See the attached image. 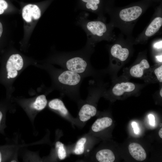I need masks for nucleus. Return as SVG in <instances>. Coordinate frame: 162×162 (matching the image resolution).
<instances>
[{
  "instance_id": "obj_1",
  "label": "nucleus",
  "mask_w": 162,
  "mask_h": 162,
  "mask_svg": "<svg viewBox=\"0 0 162 162\" xmlns=\"http://www.w3.org/2000/svg\"><path fill=\"white\" fill-rule=\"evenodd\" d=\"M84 78L79 74L64 69L58 70L56 76L59 89L66 94L78 93Z\"/></svg>"
},
{
  "instance_id": "obj_2",
  "label": "nucleus",
  "mask_w": 162,
  "mask_h": 162,
  "mask_svg": "<svg viewBox=\"0 0 162 162\" xmlns=\"http://www.w3.org/2000/svg\"><path fill=\"white\" fill-rule=\"evenodd\" d=\"M58 64L63 69L76 73L85 77L92 74V69L88 59L82 56L64 58Z\"/></svg>"
},
{
  "instance_id": "obj_3",
  "label": "nucleus",
  "mask_w": 162,
  "mask_h": 162,
  "mask_svg": "<svg viewBox=\"0 0 162 162\" xmlns=\"http://www.w3.org/2000/svg\"><path fill=\"white\" fill-rule=\"evenodd\" d=\"M23 66V59L20 55L16 54L11 55L6 64L7 78L14 79L16 77Z\"/></svg>"
},
{
  "instance_id": "obj_4",
  "label": "nucleus",
  "mask_w": 162,
  "mask_h": 162,
  "mask_svg": "<svg viewBox=\"0 0 162 162\" xmlns=\"http://www.w3.org/2000/svg\"><path fill=\"white\" fill-rule=\"evenodd\" d=\"M22 16L27 22H30L33 18L39 19L41 16V11L38 6L35 4H28L25 6L22 10Z\"/></svg>"
},
{
  "instance_id": "obj_5",
  "label": "nucleus",
  "mask_w": 162,
  "mask_h": 162,
  "mask_svg": "<svg viewBox=\"0 0 162 162\" xmlns=\"http://www.w3.org/2000/svg\"><path fill=\"white\" fill-rule=\"evenodd\" d=\"M142 12V9L138 6H134L124 9L119 13V16L123 21L130 22L138 18Z\"/></svg>"
},
{
  "instance_id": "obj_6",
  "label": "nucleus",
  "mask_w": 162,
  "mask_h": 162,
  "mask_svg": "<svg viewBox=\"0 0 162 162\" xmlns=\"http://www.w3.org/2000/svg\"><path fill=\"white\" fill-rule=\"evenodd\" d=\"M86 27L92 34L99 37L103 36L107 30L105 24L99 21H89L87 23Z\"/></svg>"
},
{
  "instance_id": "obj_7",
  "label": "nucleus",
  "mask_w": 162,
  "mask_h": 162,
  "mask_svg": "<svg viewBox=\"0 0 162 162\" xmlns=\"http://www.w3.org/2000/svg\"><path fill=\"white\" fill-rule=\"evenodd\" d=\"M129 152L136 160L142 161L146 158V154L144 149L140 144L135 142L130 144L128 146Z\"/></svg>"
},
{
  "instance_id": "obj_8",
  "label": "nucleus",
  "mask_w": 162,
  "mask_h": 162,
  "mask_svg": "<svg viewBox=\"0 0 162 162\" xmlns=\"http://www.w3.org/2000/svg\"><path fill=\"white\" fill-rule=\"evenodd\" d=\"M96 112V109L94 106L89 103L86 104L82 106L79 111L80 119L82 122L87 121L95 116Z\"/></svg>"
},
{
  "instance_id": "obj_9",
  "label": "nucleus",
  "mask_w": 162,
  "mask_h": 162,
  "mask_svg": "<svg viewBox=\"0 0 162 162\" xmlns=\"http://www.w3.org/2000/svg\"><path fill=\"white\" fill-rule=\"evenodd\" d=\"M135 88L134 84L131 82H122L116 84L112 89V92L115 95L120 96L124 92L133 91Z\"/></svg>"
},
{
  "instance_id": "obj_10",
  "label": "nucleus",
  "mask_w": 162,
  "mask_h": 162,
  "mask_svg": "<svg viewBox=\"0 0 162 162\" xmlns=\"http://www.w3.org/2000/svg\"><path fill=\"white\" fill-rule=\"evenodd\" d=\"M148 61L146 59H142L138 64H136L130 68V73L134 77L140 78L143 75L144 70L149 68Z\"/></svg>"
},
{
  "instance_id": "obj_11",
  "label": "nucleus",
  "mask_w": 162,
  "mask_h": 162,
  "mask_svg": "<svg viewBox=\"0 0 162 162\" xmlns=\"http://www.w3.org/2000/svg\"><path fill=\"white\" fill-rule=\"evenodd\" d=\"M110 52L112 56L122 61H124L127 59L129 53L127 49L123 48L121 45L117 44L112 46Z\"/></svg>"
},
{
  "instance_id": "obj_12",
  "label": "nucleus",
  "mask_w": 162,
  "mask_h": 162,
  "mask_svg": "<svg viewBox=\"0 0 162 162\" xmlns=\"http://www.w3.org/2000/svg\"><path fill=\"white\" fill-rule=\"evenodd\" d=\"M112 122V119L108 117L98 118L92 124V130L94 132L101 131L110 126Z\"/></svg>"
},
{
  "instance_id": "obj_13",
  "label": "nucleus",
  "mask_w": 162,
  "mask_h": 162,
  "mask_svg": "<svg viewBox=\"0 0 162 162\" xmlns=\"http://www.w3.org/2000/svg\"><path fill=\"white\" fill-rule=\"evenodd\" d=\"M96 158L100 162H113L115 160V156L113 152L107 149L98 151L96 154Z\"/></svg>"
},
{
  "instance_id": "obj_14",
  "label": "nucleus",
  "mask_w": 162,
  "mask_h": 162,
  "mask_svg": "<svg viewBox=\"0 0 162 162\" xmlns=\"http://www.w3.org/2000/svg\"><path fill=\"white\" fill-rule=\"evenodd\" d=\"M162 25V18L160 17L155 18L147 28L145 32V35L148 37L154 35L159 30Z\"/></svg>"
},
{
  "instance_id": "obj_15",
  "label": "nucleus",
  "mask_w": 162,
  "mask_h": 162,
  "mask_svg": "<svg viewBox=\"0 0 162 162\" xmlns=\"http://www.w3.org/2000/svg\"><path fill=\"white\" fill-rule=\"evenodd\" d=\"M49 107L53 110L58 111L62 115H68V111L63 101L60 99L56 98L50 101L49 103Z\"/></svg>"
},
{
  "instance_id": "obj_16",
  "label": "nucleus",
  "mask_w": 162,
  "mask_h": 162,
  "mask_svg": "<svg viewBox=\"0 0 162 162\" xmlns=\"http://www.w3.org/2000/svg\"><path fill=\"white\" fill-rule=\"evenodd\" d=\"M47 100L46 96L42 94L38 96L32 104V107L38 110L43 109L46 106Z\"/></svg>"
},
{
  "instance_id": "obj_17",
  "label": "nucleus",
  "mask_w": 162,
  "mask_h": 162,
  "mask_svg": "<svg viewBox=\"0 0 162 162\" xmlns=\"http://www.w3.org/2000/svg\"><path fill=\"white\" fill-rule=\"evenodd\" d=\"M86 141V139L82 137L77 142L74 152L75 154L80 155L83 153L84 150V145Z\"/></svg>"
},
{
  "instance_id": "obj_18",
  "label": "nucleus",
  "mask_w": 162,
  "mask_h": 162,
  "mask_svg": "<svg viewBox=\"0 0 162 162\" xmlns=\"http://www.w3.org/2000/svg\"><path fill=\"white\" fill-rule=\"evenodd\" d=\"M56 147L57 150L59 158L60 160L64 159L66 156V152L64 144L59 141H57L56 143Z\"/></svg>"
},
{
  "instance_id": "obj_19",
  "label": "nucleus",
  "mask_w": 162,
  "mask_h": 162,
  "mask_svg": "<svg viewBox=\"0 0 162 162\" xmlns=\"http://www.w3.org/2000/svg\"><path fill=\"white\" fill-rule=\"evenodd\" d=\"M100 0H90L86 3V6L88 9L93 10H97L98 7V4L100 3Z\"/></svg>"
},
{
  "instance_id": "obj_20",
  "label": "nucleus",
  "mask_w": 162,
  "mask_h": 162,
  "mask_svg": "<svg viewBox=\"0 0 162 162\" xmlns=\"http://www.w3.org/2000/svg\"><path fill=\"white\" fill-rule=\"evenodd\" d=\"M154 73L158 80L160 82H162V65L156 68L154 70Z\"/></svg>"
},
{
  "instance_id": "obj_21",
  "label": "nucleus",
  "mask_w": 162,
  "mask_h": 162,
  "mask_svg": "<svg viewBox=\"0 0 162 162\" xmlns=\"http://www.w3.org/2000/svg\"><path fill=\"white\" fill-rule=\"evenodd\" d=\"M8 6V3L5 0H0V14H3Z\"/></svg>"
},
{
  "instance_id": "obj_22",
  "label": "nucleus",
  "mask_w": 162,
  "mask_h": 162,
  "mask_svg": "<svg viewBox=\"0 0 162 162\" xmlns=\"http://www.w3.org/2000/svg\"><path fill=\"white\" fill-rule=\"evenodd\" d=\"M162 40L155 43L154 45V48L157 49H160L162 48Z\"/></svg>"
},
{
  "instance_id": "obj_23",
  "label": "nucleus",
  "mask_w": 162,
  "mask_h": 162,
  "mask_svg": "<svg viewBox=\"0 0 162 162\" xmlns=\"http://www.w3.org/2000/svg\"><path fill=\"white\" fill-rule=\"evenodd\" d=\"M150 119V123L152 125H154V116L152 115H149L148 116Z\"/></svg>"
},
{
  "instance_id": "obj_24",
  "label": "nucleus",
  "mask_w": 162,
  "mask_h": 162,
  "mask_svg": "<svg viewBox=\"0 0 162 162\" xmlns=\"http://www.w3.org/2000/svg\"><path fill=\"white\" fill-rule=\"evenodd\" d=\"M136 125V124L135 122H133V126L134 127L133 128L135 127V128H134V131L135 133H137L138 132V130L136 128L137 127Z\"/></svg>"
},
{
  "instance_id": "obj_25",
  "label": "nucleus",
  "mask_w": 162,
  "mask_h": 162,
  "mask_svg": "<svg viewBox=\"0 0 162 162\" xmlns=\"http://www.w3.org/2000/svg\"><path fill=\"white\" fill-rule=\"evenodd\" d=\"M162 55L158 56H156V58L157 60L160 62H162Z\"/></svg>"
},
{
  "instance_id": "obj_26",
  "label": "nucleus",
  "mask_w": 162,
  "mask_h": 162,
  "mask_svg": "<svg viewBox=\"0 0 162 162\" xmlns=\"http://www.w3.org/2000/svg\"><path fill=\"white\" fill-rule=\"evenodd\" d=\"M3 31L2 26L1 23L0 22V37L2 35Z\"/></svg>"
},
{
  "instance_id": "obj_27",
  "label": "nucleus",
  "mask_w": 162,
  "mask_h": 162,
  "mask_svg": "<svg viewBox=\"0 0 162 162\" xmlns=\"http://www.w3.org/2000/svg\"><path fill=\"white\" fill-rule=\"evenodd\" d=\"M158 134L160 137L162 138V128H161V129L159 130L158 132Z\"/></svg>"
},
{
  "instance_id": "obj_28",
  "label": "nucleus",
  "mask_w": 162,
  "mask_h": 162,
  "mask_svg": "<svg viewBox=\"0 0 162 162\" xmlns=\"http://www.w3.org/2000/svg\"><path fill=\"white\" fill-rule=\"evenodd\" d=\"M160 94L161 97H162V88H161V89H160Z\"/></svg>"
},
{
  "instance_id": "obj_29",
  "label": "nucleus",
  "mask_w": 162,
  "mask_h": 162,
  "mask_svg": "<svg viewBox=\"0 0 162 162\" xmlns=\"http://www.w3.org/2000/svg\"><path fill=\"white\" fill-rule=\"evenodd\" d=\"M83 2H88L90 0H82Z\"/></svg>"
},
{
  "instance_id": "obj_30",
  "label": "nucleus",
  "mask_w": 162,
  "mask_h": 162,
  "mask_svg": "<svg viewBox=\"0 0 162 162\" xmlns=\"http://www.w3.org/2000/svg\"><path fill=\"white\" fill-rule=\"evenodd\" d=\"M11 162H16V161H15V160H12Z\"/></svg>"
},
{
  "instance_id": "obj_31",
  "label": "nucleus",
  "mask_w": 162,
  "mask_h": 162,
  "mask_svg": "<svg viewBox=\"0 0 162 162\" xmlns=\"http://www.w3.org/2000/svg\"><path fill=\"white\" fill-rule=\"evenodd\" d=\"M87 151V152H88L89 151V150H88Z\"/></svg>"
}]
</instances>
